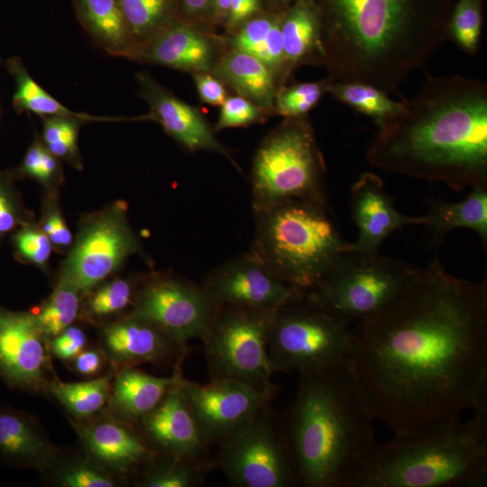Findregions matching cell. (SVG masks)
Returning a JSON list of instances; mask_svg holds the SVG:
<instances>
[{
  "label": "cell",
  "mask_w": 487,
  "mask_h": 487,
  "mask_svg": "<svg viewBox=\"0 0 487 487\" xmlns=\"http://www.w3.org/2000/svg\"><path fill=\"white\" fill-rule=\"evenodd\" d=\"M349 361L374 418L394 437L487 406V284L448 273L438 258L359 321Z\"/></svg>",
  "instance_id": "6da1fadb"
},
{
  "label": "cell",
  "mask_w": 487,
  "mask_h": 487,
  "mask_svg": "<svg viewBox=\"0 0 487 487\" xmlns=\"http://www.w3.org/2000/svg\"><path fill=\"white\" fill-rule=\"evenodd\" d=\"M384 170L442 181L454 190L487 187V84L429 74L367 151Z\"/></svg>",
  "instance_id": "7a4b0ae2"
},
{
  "label": "cell",
  "mask_w": 487,
  "mask_h": 487,
  "mask_svg": "<svg viewBox=\"0 0 487 487\" xmlns=\"http://www.w3.org/2000/svg\"><path fill=\"white\" fill-rule=\"evenodd\" d=\"M322 20L324 66L334 81L387 94L421 69L446 40L455 0H314Z\"/></svg>",
  "instance_id": "3957f363"
},
{
  "label": "cell",
  "mask_w": 487,
  "mask_h": 487,
  "mask_svg": "<svg viewBox=\"0 0 487 487\" xmlns=\"http://www.w3.org/2000/svg\"><path fill=\"white\" fill-rule=\"evenodd\" d=\"M349 358L299 373L281 425L298 486L349 487L378 446Z\"/></svg>",
  "instance_id": "277c9868"
},
{
  "label": "cell",
  "mask_w": 487,
  "mask_h": 487,
  "mask_svg": "<svg viewBox=\"0 0 487 487\" xmlns=\"http://www.w3.org/2000/svg\"><path fill=\"white\" fill-rule=\"evenodd\" d=\"M487 406L473 417L378 444L349 487H484Z\"/></svg>",
  "instance_id": "5b68a950"
},
{
  "label": "cell",
  "mask_w": 487,
  "mask_h": 487,
  "mask_svg": "<svg viewBox=\"0 0 487 487\" xmlns=\"http://www.w3.org/2000/svg\"><path fill=\"white\" fill-rule=\"evenodd\" d=\"M327 207L326 203L288 199L253 209L249 252L293 289H313L352 244L342 238Z\"/></svg>",
  "instance_id": "8992f818"
},
{
  "label": "cell",
  "mask_w": 487,
  "mask_h": 487,
  "mask_svg": "<svg viewBox=\"0 0 487 487\" xmlns=\"http://www.w3.org/2000/svg\"><path fill=\"white\" fill-rule=\"evenodd\" d=\"M326 163L308 116L285 118L258 146L251 170L252 207L288 199L326 203Z\"/></svg>",
  "instance_id": "52a82bcc"
},
{
  "label": "cell",
  "mask_w": 487,
  "mask_h": 487,
  "mask_svg": "<svg viewBox=\"0 0 487 487\" xmlns=\"http://www.w3.org/2000/svg\"><path fill=\"white\" fill-rule=\"evenodd\" d=\"M416 268L378 252L354 250L351 244L320 281L303 292L320 309L350 324L374 314L391 300Z\"/></svg>",
  "instance_id": "ba28073f"
},
{
  "label": "cell",
  "mask_w": 487,
  "mask_h": 487,
  "mask_svg": "<svg viewBox=\"0 0 487 487\" xmlns=\"http://www.w3.org/2000/svg\"><path fill=\"white\" fill-rule=\"evenodd\" d=\"M276 310L224 306L201 339L210 379H230L274 399L280 386L268 354V337Z\"/></svg>",
  "instance_id": "9c48e42d"
},
{
  "label": "cell",
  "mask_w": 487,
  "mask_h": 487,
  "mask_svg": "<svg viewBox=\"0 0 487 487\" xmlns=\"http://www.w3.org/2000/svg\"><path fill=\"white\" fill-rule=\"evenodd\" d=\"M316 306L303 291L278 308L268 337L277 372L302 373L349 357L355 333Z\"/></svg>",
  "instance_id": "30bf717a"
},
{
  "label": "cell",
  "mask_w": 487,
  "mask_h": 487,
  "mask_svg": "<svg viewBox=\"0 0 487 487\" xmlns=\"http://www.w3.org/2000/svg\"><path fill=\"white\" fill-rule=\"evenodd\" d=\"M217 446L212 466L225 474L230 485L298 486L283 435L281 415L276 412L272 401Z\"/></svg>",
  "instance_id": "8fae6325"
},
{
  "label": "cell",
  "mask_w": 487,
  "mask_h": 487,
  "mask_svg": "<svg viewBox=\"0 0 487 487\" xmlns=\"http://www.w3.org/2000/svg\"><path fill=\"white\" fill-rule=\"evenodd\" d=\"M130 315L152 324L177 345L202 339L217 307L201 284L173 274H154L142 283Z\"/></svg>",
  "instance_id": "7c38bea8"
},
{
  "label": "cell",
  "mask_w": 487,
  "mask_h": 487,
  "mask_svg": "<svg viewBox=\"0 0 487 487\" xmlns=\"http://www.w3.org/2000/svg\"><path fill=\"white\" fill-rule=\"evenodd\" d=\"M137 253L142 249L127 221L126 205L115 202L85 224L61 279L79 292L89 290Z\"/></svg>",
  "instance_id": "4fadbf2b"
},
{
  "label": "cell",
  "mask_w": 487,
  "mask_h": 487,
  "mask_svg": "<svg viewBox=\"0 0 487 487\" xmlns=\"http://www.w3.org/2000/svg\"><path fill=\"white\" fill-rule=\"evenodd\" d=\"M180 386L207 445L232 436L273 399L230 379H210L206 384L180 378Z\"/></svg>",
  "instance_id": "5bb4252c"
},
{
  "label": "cell",
  "mask_w": 487,
  "mask_h": 487,
  "mask_svg": "<svg viewBox=\"0 0 487 487\" xmlns=\"http://www.w3.org/2000/svg\"><path fill=\"white\" fill-rule=\"evenodd\" d=\"M200 284L217 308L277 310L300 291L276 278L250 252L214 268Z\"/></svg>",
  "instance_id": "9a60e30c"
},
{
  "label": "cell",
  "mask_w": 487,
  "mask_h": 487,
  "mask_svg": "<svg viewBox=\"0 0 487 487\" xmlns=\"http://www.w3.org/2000/svg\"><path fill=\"white\" fill-rule=\"evenodd\" d=\"M44 337L34 313L0 306V376L9 387L30 391L46 388Z\"/></svg>",
  "instance_id": "2e32d148"
},
{
  "label": "cell",
  "mask_w": 487,
  "mask_h": 487,
  "mask_svg": "<svg viewBox=\"0 0 487 487\" xmlns=\"http://www.w3.org/2000/svg\"><path fill=\"white\" fill-rule=\"evenodd\" d=\"M182 375L181 367L162 400L140 419L142 435L156 453L212 465L210 446L204 440L181 390Z\"/></svg>",
  "instance_id": "e0dca14e"
},
{
  "label": "cell",
  "mask_w": 487,
  "mask_h": 487,
  "mask_svg": "<svg viewBox=\"0 0 487 487\" xmlns=\"http://www.w3.org/2000/svg\"><path fill=\"white\" fill-rule=\"evenodd\" d=\"M226 48L225 40L178 17L139 47L133 60L190 74L212 73Z\"/></svg>",
  "instance_id": "ac0fdd59"
},
{
  "label": "cell",
  "mask_w": 487,
  "mask_h": 487,
  "mask_svg": "<svg viewBox=\"0 0 487 487\" xmlns=\"http://www.w3.org/2000/svg\"><path fill=\"white\" fill-rule=\"evenodd\" d=\"M136 79L140 95L150 107L145 119L159 123L186 150L219 153L238 168L229 151L216 138L214 128L201 110L179 99L146 72L137 74Z\"/></svg>",
  "instance_id": "d6986e66"
},
{
  "label": "cell",
  "mask_w": 487,
  "mask_h": 487,
  "mask_svg": "<svg viewBox=\"0 0 487 487\" xmlns=\"http://www.w3.org/2000/svg\"><path fill=\"white\" fill-rule=\"evenodd\" d=\"M351 210L358 229L352 248L376 253L392 232L408 225H423L424 216L400 213L387 194L381 178L372 172L361 174L351 187Z\"/></svg>",
  "instance_id": "ffe728a7"
},
{
  "label": "cell",
  "mask_w": 487,
  "mask_h": 487,
  "mask_svg": "<svg viewBox=\"0 0 487 487\" xmlns=\"http://www.w3.org/2000/svg\"><path fill=\"white\" fill-rule=\"evenodd\" d=\"M103 341L109 357L122 369L143 363L179 361L185 359L189 352L152 324L130 314L106 326Z\"/></svg>",
  "instance_id": "44dd1931"
},
{
  "label": "cell",
  "mask_w": 487,
  "mask_h": 487,
  "mask_svg": "<svg viewBox=\"0 0 487 487\" xmlns=\"http://www.w3.org/2000/svg\"><path fill=\"white\" fill-rule=\"evenodd\" d=\"M82 440L101 463L121 473L142 468L154 452L142 434L126 423L104 420L82 427Z\"/></svg>",
  "instance_id": "7402d4cb"
},
{
  "label": "cell",
  "mask_w": 487,
  "mask_h": 487,
  "mask_svg": "<svg viewBox=\"0 0 487 487\" xmlns=\"http://www.w3.org/2000/svg\"><path fill=\"white\" fill-rule=\"evenodd\" d=\"M0 455L14 466L41 469L53 462L57 449L31 416L0 405Z\"/></svg>",
  "instance_id": "603a6c76"
},
{
  "label": "cell",
  "mask_w": 487,
  "mask_h": 487,
  "mask_svg": "<svg viewBox=\"0 0 487 487\" xmlns=\"http://www.w3.org/2000/svg\"><path fill=\"white\" fill-rule=\"evenodd\" d=\"M280 31L286 71L307 65H324L322 20L314 0H294L282 13Z\"/></svg>",
  "instance_id": "cb8c5ba5"
},
{
  "label": "cell",
  "mask_w": 487,
  "mask_h": 487,
  "mask_svg": "<svg viewBox=\"0 0 487 487\" xmlns=\"http://www.w3.org/2000/svg\"><path fill=\"white\" fill-rule=\"evenodd\" d=\"M237 95L250 100L268 114L272 113L278 82L257 58L226 48L212 73Z\"/></svg>",
  "instance_id": "d4e9b609"
},
{
  "label": "cell",
  "mask_w": 487,
  "mask_h": 487,
  "mask_svg": "<svg viewBox=\"0 0 487 487\" xmlns=\"http://www.w3.org/2000/svg\"><path fill=\"white\" fill-rule=\"evenodd\" d=\"M281 13L262 12L231 32L225 40L228 49L252 55L265 64L280 87L289 78L280 31Z\"/></svg>",
  "instance_id": "484cf974"
},
{
  "label": "cell",
  "mask_w": 487,
  "mask_h": 487,
  "mask_svg": "<svg viewBox=\"0 0 487 487\" xmlns=\"http://www.w3.org/2000/svg\"><path fill=\"white\" fill-rule=\"evenodd\" d=\"M183 361L170 377H157L133 367L120 370L111 387L109 401L114 411L128 421H140L162 400L176 380Z\"/></svg>",
  "instance_id": "4316f807"
},
{
  "label": "cell",
  "mask_w": 487,
  "mask_h": 487,
  "mask_svg": "<svg viewBox=\"0 0 487 487\" xmlns=\"http://www.w3.org/2000/svg\"><path fill=\"white\" fill-rule=\"evenodd\" d=\"M75 12L91 39L108 54L132 60L136 47L119 0H74Z\"/></svg>",
  "instance_id": "83f0119b"
},
{
  "label": "cell",
  "mask_w": 487,
  "mask_h": 487,
  "mask_svg": "<svg viewBox=\"0 0 487 487\" xmlns=\"http://www.w3.org/2000/svg\"><path fill=\"white\" fill-rule=\"evenodd\" d=\"M429 211L424 216L423 225L431 234L434 244H440L452 230L468 228L487 242V187H475L460 202H446L440 198L429 199Z\"/></svg>",
  "instance_id": "f1b7e54d"
},
{
  "label": "cell",
  "mask_w": 487,
  "mask_h": 487,
  "mask_svg": "<svg viewBox=\"0 0 487 487\" xmlns=\"http://www.w3.org/2000/svg\"><path fill=\"white\" fill-rule=\"evenodd\" d=\"M6 67L15 83L13 106L17 113L31 112L46 116L77 117L86 122L118 121L125 118L94 116L87 113L74 112L60 103L40 86L28 73L21 59L11 58Z\"/></svg>",
  "instance_id": "f546056e"
},
{
  "label": "cell",
  "mask_w": 487,
  "mask_h": 487,
  "mask_svg": "<svg viewBox=\"0 0 487 487\" xmlns=\"http://www.w3.org/2000/svg\"><path fill=\"white\" fill-rule=\"evenodd\" d=\"M328 94L338 102L370 117L378 128L399 115L406 98L394 100L381 89L360 81L332 80Z\"/></svg>",
  "instance_id": "4dcf8cb0"
},
{
  "label": "cell",
  "mask_w": 487,
  "mask_h": 487,
  "mask_svg": "<svg viewBox=\"0 0 487 487\" xmlns=\"http://www.w3.org/2000/svg\"><path fill=\"white\" fill-rule=\"evenodd\" d=\"M140 485L143 487H199L212 465L172 455L155 453L142 467Z\"/></svg>",
  "instance_id": "1f68e13d"
},
{
  "label": "cell",
  "mask_w": 487,
  "mask_h": 487,
  "mask_svg": "<svg viewBox=\"0 0 487 487\" xmlns=\"http://www.w3.org/2000/svg\"><path fill=\"white\" fill-rule=\"evenodd\" d=\"M119 2L136 50L178 18L176 12L178 0H119Z\"/></svg>",
  "instance_id": "d6a6232c"
},
{
  "label": "cell",
  "mask_w": 487,
  "mask_h": 487,
  "mask_svg": "<svg viewBox=\"0 0 487 487\" xmlns=\"http://www.w3.org/2000/svg\"><path fill=\"white\" fill-rule=\"evenodd\" d=\"M110 376L81 382H48L46 389L70 413L79 418L89 417L109 400Z\"/></svg>",
  "instance_id": "836d02e7"
},
{
  "label": "cell",
  "mask_w": 487,
  "mask_h": 487,
  "mask_svg": "<svg viewBox=\"0 0 487 487\" xmlns=\"http://www.w3.org/2000/svg\"><path fill=\"white\" fill-rule=\"evenodd\" d=\"M483 21L484 0H455L447 22L446 40L467 55H476Z\"/></svg>",
  "instance_id": "e575fe53"
},
{
  "label": "cell",
  "mask_w": 487,
  "mask_h": 487,
  "mask_svg": "<svg viewBox=\"0 0 487 487\" xmlns=\"http://www.w3.org/2000/svg\"><path fill=\"white\" fill-rule=\"evenodd\" d=\"M79 307V291L64 280H60L47 302L34 314L44 336H56L69 327Z\"/></svg>",
  "instance_id": "d590c367"
},
{
  "label": "cell",
  "mask_w": 487,
  "mask_h": 487,
  "mask_svg": "<svg viewBox=\"0 0 487 487\" xmlns=\"http://www.w3.org/2000/svg\"><path fill=\"white\" fill-rule=\"evenodd\" d=\"M332 79L299 82L281 87L276 93L272 113L284 118L308 116L322 97L328 94Z\"/></svg>",
  "instance_id": "8d00e7d4"
},
{
  "label": "cell",
  "mask_w": 487,
  "mask_h": 487,
  "mask_svg": "<svg viewBox=\"0 0 487 487\" xmlns=\"http://www.w3.org/2000/svg\"><path fill=\"white\" fill-rule=\"evenodd\" d=\"M85 123L77 117H43L41 142L54 156L79 167L78 136L80 126Z\"/></svg>",
  "instance_id": "74e56055"
},
{
  "label": "cell",
  "mask_w": 487,
  "mask_h": 487,
  "mask_svg": "<svg viewBox=\"0 0 487 487\" xmlns=\"http://www.w3.org/2000/svg\"><path fill=\"white\" fill-rule=\"evenodd\" d=\"M139 289L135 282L126 279L108 282L91 296L88 301L89 311L96 316L119 312L133 303Z\"/></svg>",
  "instance_id": "f35d334b"
},
{
  "label": "cell",
  "mask_w": 487,
  "mask_h": 487,
  "mask_svg": "<svg viewBox=\"0 0 487 487\" xmlns=\"http://www.w3.org/2000/svg\"><path fill=\"white\" fill-rule=\"evenodd\" d=\"M220 106L217 122L213 127L216 133L227 128L260 124L268 115L266 111L239 95L227 96Z\"/></svg>",
  "instance_id": "ab89813d"
},
{
  "label": "cell",
  "mask_w": 487,
  "mask_h": 487,
  "mask_svg": "<svg viewBox=\"0 0 487 487\" xmlns=\"http://www.w3.org/2000/svg\"><path fill=\"white\" fill-rule=\"evenodd\" d=\"M20 171L42 183L51 184L60 179L59 158L51 153L41 141L35 139L25 153Z\"/></svg>",
  "instance_id": "60d3db41"
},
{
  "label": "cell",
  "mask_w": 487,
  "mask_h": 487,
  "mask_svg": "<svg viewBox=\"0 0 487 487\" xmlns=\"http://www.w3.org/2000/svg\"><path fill=\"white\" fill-rule=\"evenodd\" d=\"M14 244L23 257L37 265L45 264L51 252V242L47 234L33 226H24L19 230Z\"/></svg>",
  "instance_id": "b9f144b4"
},
{
  "label": "cell",
  "mask_w": 487,
  "mask_h": 487,
  "mask_svg": "<svg viewBox=\"0 0 487 487\" xmlns=\"http://www.w3.org/2000/svg\"><path fill=\"white\" fill-rule=\"evenodd\" d=\"M60 485L65 487H113L115 482L88 464H77L64 472Z\"/></svg>",
  "instance_id": "7bdbcfd3"
},
{
  "label": "cell",
  "mask_w": 487,
  "mask_h": 487,
  "mask_svg": "<svg viewBox=\"0 0 487 487\" xmlns=\"http://www.w3.org/2000/svg\"><path fill=\"white\" fill-rule=\"evenodd\" d=\"M87 337L76 326H69L54 336L51 348L56 357L67 361L74 359L85 347Z\"/></svg>",
  "instance_id": "ee69618b"
},
{
  "label": "cell",
  "mask_w": 487,
  "mask_h": 487,
  "mask_svg": "<svg viewBox=\"0 0 487 487\" xmlns=\"http://www.w3.org/2000/svg\"><path fill=\"white\" fill-rule=\"evenodd\" d=\"M18 221V205L12 192L10 179L0 172V236L15 227Z\"/></svg>",
  "instance_id": "f6af8a7d"
},
{
  "label": "cell",
  "mask_w": 487,
  "mask_h": 487,
  "mask_svg": "<svg viewBox=\"0 0 487 487\" xmlns=\"http://www.w3.org/2000/svg\"><path fill=\"white\" fill-rule=\"evenodd\" d=\"M200 99L210 106H221L226 99L225 84L213 74L198 72L191 74Z\"/></svg>",
  "instance_id": "bcb514c9"
},
{
  "label": "cell",
  "mask_w": 487,
  "mask_h": 487,
  "mask_svg": "<svg viewBox=\"0 0 487 487\" xmlns=\"http://www.w3.org/2000/svg\"><path fill=\"white\" fill-rule=\"evenodd\" d=\"M263 0H230L225 27L229 33L234 32L249 19L262 13Z\"/></svg>",
  "instance_id": "7dc6e473"
},
{
  "label": "cell",
  "mask_w": 487,
  "mask_h": 487,
  "mask_svg": "<svg viewBox=\"0 0 487 487\" xmlns=\"http://www.w3.org/2000/svg\"><path fill=\"white\" fill-rule=\"evenodd\" d=\"M184 20L197 25L212 23L213 0H178Z\"/></svg>",
  "instance_id": "c3c4849f"
},
{
  "label": "cell",
  "mask_w": 487,
  "mask_h": 487,
  "mask_svg": "<svg viewBox=\"0 0 487 487\" xmlns=\"http://www.w3.org/2000/svg\"><path fill=\"white\" fill-rule=\"evenodd\" d=\"M42 230L51 244L67 246L72 241V235L60 215L53 211L50 213L42 225Z\"/></svg>",
  "instance_id": "681fc988"
},
{
  "label": "cell",
  "mask_w": 487,
  "mask_h": 487,
  "mask_svg": "<svg viewBox=\"0 0 487 487\" xmlns=\"http://www.w3.org/2000/svg\"><path fill=\"white\" fill-rule=\"evenodd\" d=\"M103 365V357L96 350H82L74 358L76 371L86 376H92L100 372Z\"/></svg>",
  "instance_id": "f907efd6"
},
{
  "label": "cell",
  "mask_w": 487,
  "mask_h": 487,
  "mask_svg": "<svg viewBox=\"0 0 487 487\" xmlns=\"http://www.w3.org/2000/svg\"><path fill=\"white\" fill-rule=\"evenodd\" d=\"M230 0H213L212 23L225 25Z\"/></svg>",
  "instance_id": "816d5d0a"
},
{
  "label": "cell",
  "mask_w": 487,
  "mask_h": 487,
  "mask_svg": "<svg viewBox=\"0 0 487 487\" xmlns=\"http://www.w3.org/2000/svg\"><path fill=\"white\" fill-rule=\"evenodd\" d=\"M294 0H267L268 5L271 7V12H283Z\"/></svg>",
  "instance_id": "f5cc1de1"
}]
</instances>
